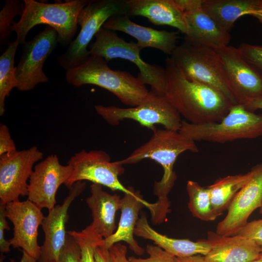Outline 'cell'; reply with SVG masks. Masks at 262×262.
Listing matches in <instances>:
<instances>
[{
	"instance_id": "31",
	"label": "cell",
	"mask_w": 262,
	"mask_h": 262,
	"mask_svg": "<svg viewBox=\"0 0 262 262\" xmlns=\"http://www.w3.org/2000/svg\"><path fill=\"white\" fill-rule=\"evenodd\" d=\"M237 49L242 57L262 75V46L243 43Z\"/></svg>"
},
{
	"instance_id": "4",
	"label": "cell",
	"mask_w": 262,
	"mask_h": 262,
	"mask_svg": "<svg viewBox=\"0 0 262 262\" xmlns=\"http://www.w3.org/2000/svg\"><path fill=\"white\" fill-rule=\"evenodd\" d=\"M89 1L71 0L47 3L34 0H23L22 15L17 22H14L12 27V32L16 33V41L23 45L27 35L33 28L39 24H46L56 31L59 43L64 46L69 45L76 33L78 15Z\"/></svg>"
},
{
	"instance_id": "27",
	"label": "cell",
	"mask_w": 262,
	"mask_h": 262,
	"mask_svg": "<svg viewBox=\"0 0 262 262\" xmlns=\"http://www.w3.org/2000/svg\"><path fill=\"white\" fill-rule=\"evenodd\" d=\"M186 190L189 196L188 208L195 217L204 221L214 220L218 214L213 209L208 187L196 181L188 180Z\"/></svg>"
},
{
	"instance_id": "2",
	"label": "cell",
	"mask_w": 262,
	"mask_h": 262,
	"mask_svg": "<svg viewBox=\"0 0 262 262\" xmlns=\"http://www.w3.org/2000/svg\"><path fill=\"white\" fill-rule=\"evenodd\" d=\"M187 151L194 153L198 151L195 141L179 131L156 128L148 141L134 150L127 157L118 161L124 165L149 159L162 166L163 177L159 181H155L153 186V194L158 200L155 202V213L151 217L153 224L162 223L170 212L167 196L177 179L173 170L174 165L178 156Z\"/></svg>"
},
{
	"instance_id": "37",
	"label": "cell",
	"mask_w": 262,
	"mask_h": 262,
	"mask_svg": "<svg viewBox=\"0 0 262 262\" xmlns=\"http://www.w3.org/2000/svg\"><path fill=\"white\" fill-rule=\"evenodd\" d=\"M109 249L112 262H129L126 256L127 249L125 246L117 243Z\"/></svg>"
},
{
	"instance_id": "29",
	"label": "cell",
	"mask_w": 262,
	"mask_h": 262,
	"mask_svg": "<svg viewBox=\"0 0 262 262\" xmlns=\"http://www.w3.org/2000/svg\"><path fill=\"white\" fill-rule=\"evenodd\" d=\"M81 249V262H96L95 252L97 247L102 245L103 238L89 225L81 231H68Z\"/></svg>"
},
{
	"instance_id": "8",
	"label": "cell",
	"mask_w": 262,
	"mask_h": 262,
	"mask_svg": "<svg viewBox=\"0 0 262 262\" xmlns=\"http://www.w3.org/2000/svg\"><path fill=\"white\" fill-rule=\"evenodd\" d=\"M95 37V41L89 45L90 55L101 57L107 62L115 58L130 61L139 69L137 77L145 85H150L153 92L159 96H164L165 68L144 61L140 55L142 49L136 43L127 42L114 31L103 27Z\"/></svg>"
},
{
	"instance_id": "6",
	"label": "cell",
	"mask_w": 262,
	"mask_h": 262,
	"mask_svg": "<svg viewBox=\"0 0 262 262\" xmlns=\"http://www.w3.org/2000/svg\"><path fill=\"white\" fill-rule=\"evenodd\" d=\"M127 15L126 0H90L80 12L77 22L81 30L67 50L57 58L66 71L74 68L90 56L87 47L93 37L111 17Z\"/></svg>"
},
{
	"instance_id": "11",
	"label": "cell",
	"mask_w": 262,
	"mask_h": 262,
	"mask_svg": "<svg viewBox=\"0 0 262 262\" xmlns=\"http://www.w3.org/2000/svg\"><path fill=\"white\" fill-rule=\"evenodd\" d=\"M58 43L57 32L51 26H46L33 39L22 45V54L15 67L17 90L29 91L39 83L49 82L43 66Z\"/></svg>"
},
{
	"instance_id": "35",
	"label": "cell",
	"mask_w": 262,
	"mask_h": 262,
	"mask_svg": "<svg viewBox=\"0 0 262 262\" xmlns=\"http://www.w3.org/2000/svg\"><path fill=\"white\" fill-rule=\"evenodd\" d=\"M14 140L12 139L8 126L0 124V156L16 150Z\"/></svg>"
},
{
	"instance_id": "14",
	"label": "cell",
	"mask_w": 262,
	"mask_h": 262,
	"mask_svg": "<svg viewBox=\"0 0 262 262\" xmlns=\"http://www.w3.org/2000/svg\"><path fill=\"white\" fill-rule=\"evenodd\" d=\"M72 167L60 164L56 154H51L36 164L29 180L28 199L42 209L50 210L56 205L59 187L71 176Z\"/></svg>"
},
{
	"instance_id": "43",
	"label": "cell",
	"mask_w": 262,
	"mask_h": 262,
	"mask_svg": "<svg viewBox=\"0 0 262 262\" xmlns=\"http://www.w3.org/2000/svg\"><path fill=\"white\" fill-rule=\"evenodd\" d=\"M251 262H262V252L261 253L259 256L256 259Z\"/></svg>"
},
{
	"instance_id": "26",
	"label": "cell",
	"mask_w": 262,
	"mask_h": 262,
	"mask_svg": "<svg viewBox=\"0 0 262 262\" xmlns=\"http://www.w3.org/2000/svg\"><path fill=\"white\" fill-rule=\"evenodd\" d=\"M252 176L251 170L246 174L229 175L218 179L207 187L213 207L218 216L228 209L237 193Z\"/></svg>"
},
{
	"instance_id": "12",
	"label": "cell",
	"mask_w": 262,
	"mask_h": 262,
	"mask_svg": "<svg viewBox=\"0 0 262 262\" xmlns=\"http://www.w3.org/2000/svg\"><path fill=\"white\" fill-rule=\"evenodd\" d=\"M43 153L36 146L16 150L0 156V204L18 201L20 196H28L27 181L34 165Z\"/></svg>"
},
{
	"instance_id": "28",
	"label": "cell",
	"mask_w": 262,
	"mask_h": 262,
	"mask_svg": "<svg viewBox=\"0 0 262 262\" xmlns=\"http://www.w3.org/2000/svg\"><path fill=\"white\" fill-rule=\"evenodd\" d=\"M19 43L15 41L9 42L6 50L0 56V115L5 111V100L14 88H16L17 82L14 66L15 58Z\"/></svg>"
},
{
	"instance_id": "38",
	"label": "cell",
	"mask_w": 262,
	"mask_h": 262,
	"mask_svg": "<svg viewBox=\"0 0 262 262\" xmlns=\"http://www.w3.org/2000/svg\"><path fill=\"white\" fill-rule=\"evenodd\" d=\"M95 258L96 262H112L109 249L102 245L97 247L95 252Z\"/></svg>"
},
{
	"instance_id": "10",
	"label": "cell",
	"mask_w": 262,
	"mask_h": 262,
	"mask_svg": "<svg viewBox=\"0 0 262 262\" xmlns=\"http://www.w3.org/2000/svg\"><path fill=\"white\" fill-rule=\"evenodd\" d=\"M67 164L73 168L71 176L64 184L69 189L76 182L88 180L113 191L135 193L133 187H125L119 180L125 171L123 165L118 161L112 162L110 155L103 150L82 149L71 157Z\"/></svg>"
},
{
	"instance_id": "21",
	"label": "cell",
	"mask_w": 262,
	"mask_h": 262,
	"mask_svg": "<svg viewBox=\"0 0 262 262\" xmlns=\"http://www.w3.org/2000/svg\"><path fill=\"white\" fill-rule=\"evenodd\" d=\"M144 207L150 210L151 216L154 214L155 203H150L145 201L138 192L133 194L125 193L121 198V213L118 227L112 235L103 239L102 246L109 249L115 244L124 241L135 254L142 255L145 250L135 240L133 235L139 212Z\"/></svg>"
},
{
	"instance_id": "18",
	"label": "cell",
	"mask_w": 262,
	"mask_h": 262,
	"mask_svg": "<svg viewBox=\"0 0 262 262\" xmlns=\"http://www.w3.org/2000/svg\"><path fill=\"white\" fill-rule=\"evenodd\" d=\"M86 187V183L80 181L70 188L68 195L62 204L55 205L49 211L45 217L42 228L45 234V240L41 246L38 262H57L59 254L65 245L67 236L66 225L69 215L68 209L74 200L80 195Z\"/></svg>"
},
{
	"instance_id": "24",
	"label": "cell",
	"mask_w": 262,
	"mask_h": 262,
	"mask_svg": "<svg viewBox=\"0 0 262 262\" xmlns=\"http://www.w3.org/2000/svg\"><path fill=\"white\" fill-rule=\"evenodd\" d=\"M134 234L153 241L157 246L176 257H187L197 254L205 256L211 248L206 239L193 242L188 239L172 238L159 233L150 226L145 213L142 214L138 219Z\"/></svg>"
},
{
	"instance_id": "44",
	"label": "cell",
	"mask_w": 262,
	"mask_h": 262,
	"mask_svg": "<svg viewBox=\"0 0 262 262\" xmlns=\"http://www.w3.org/2000/svg\"><path fill=\"white\" fill-rule=\"evenodd\" d=\"M260 213L262 214V205L261 207L260 208Z\"/></svg>"
},
{
	"instance_id": "25",
	"label": "cell",
	"mask_w": 262,
	"mask_h": 262,
	"mask_svg": "<svg viewBox=\"0 0 262 262\" xmlns=\"http://www.w3.org/2000/svg\"><path fill=\"white\" fill-rule=\"evenodd\" d=\"M258 0H204L203 10L224 31L229 33L241 16H252Z\"/></svg>"
},
{
	"instance_id": "32",
	"label": "cell",
	"mask_w": 262,
	"mask_h": 262,
	"mask_svg": "<svg viewBox=\"0 0 262 262\" xmlns=\"http://www.w3.org/2000/svg\"><path fill=\"white\" fill-rule=\"evenodd\" d=\"M146 251L149 257L146 259L129 257V262H176V257L170 254L158 246L147 245Z\"/></svg>"
},
{
	"instance_id": "33",
	"label": "cell",
	"mask_w": 262,
	"mask_h": 262,
	"mask_svg": "<svg viewBox=\"0 0 262 262\" xmlns=\"http://www.w3.org/2000/svg\"><path fill=\"white\" fill-rule=\"evenodd\" d=\"M81 249L74 238L67 233L66 242L57 262H81Z\"/></svg>"
},
{
	"instance_id": "19",
	"label": "cell",
	"mask_w": 262,
	"mask_h": 262,
	"mask_svg": "<svg viewBox=\"0 0 262 262\" xmlns=\"http://www.w3.org/2000/svg\"><path fill=\"white\" fill-rule=\"evenodd\" d=\"M211 248L205 262H251L260 255L261 247L241 235L223 236L208 231L206 239Z\"/></svg>"
},
{
	"instance_id": "9",
	"label": "cell",
	"mask_w": 262,
	"mask_h": 262,
	"mask_svg": "<svg viewBox=\"0 0 262 262\" xmlns=\"http://www.w3.org/2000/svg\"><path fill=\"white\" fill-rule=\"evenodd\" d=\"M94 108L97 113L111 125H118L121 121L127 119L136 121L152 131L156 128V124L179 131L182 121L180 115L164 96L158 95L151 90L145 100L135 107L97 105Z\"/></svg>"
},
{
	"instance_id": "34",
	"label": "cell",
	"mask_w": 262,
	"mask_h": 262,
	"mask_svg": "<svg viewBox=\"0 0 262 262\" xmlns=\"http://www.w3.org/2000/svg\"><path fill=\"white\" fill-rule=\"evenodd\" d=\"M254 241L262 246V219L248 222L237 234Z\"/></svg>"
},
{
	"instance_id": "17",
	"label": "cell",
	"mask_w": 262,
	"mask_h": 262,
	"mask_svg": "<svg viewBox=\"0 0 262 262\" xmlns=\"http://www.w3.org/2000/svg\"><path fill=\"white\" fill-rule=\"evenodd\" d=\"M204 0H174L184 14L187 31L185 40L214 49L229 45L230 36L202 9Z\"/></svg>"
},
{
	"instance_id": "23",
	"label": "cell",
	"mask_w": 262,
	"mask_h": 262,
	"mask_svg": "<svg viewBox=\"0 0 262 262\" xmlns=\"http://www.w3.org/2000/svg\"><path fill=\"white\" fill-rule=\"evenodd\" d=\"M91 195L86 202L91 211L93 219L89 226L103 239L112 235L116 229L115 214L121 206V198L102 189V186L92 183Z\"/></svg>"
},
{
	"instance_id": "39",
	"label": "cell",
	"mask_w": 262,
	"mask_h": 262,
	"mask_svg": "<svg viewBox=\"0 0 262 262\" xmlns=\"http://www.w3.org/2000/svg\"><path fill=\"white\" fill-rule=\"evenodd\" d=\"M242 105L247 110L252 112L258 109L262 110V96L249 99Z\"/></svg>"
},
{
	"instance_id": "36",
	"label": "cell",
	"mask_w": 262,
	"mask_h": 262,
	"mask_svg": "<svg viewBox=\"0 0 262 262\" xmlns=\"http://www.w3.org/2000/svg\"><path fill=\"white\" fill-rule=\"evenodd\" d=\"M5 205L0 204V251L1 253H7L10 251L11 246L9 241L4 238L5 230L10 229L6 219Z\"/></svg>"
},
{
	"instance_id": "16",
	"label": "cell",
	"mask_w": 262,
	"mask_h": 262,
	"mask_svg": "<svg viewBox=\"0 0 262 262\" xmlns=\"http://www.w3.org/2000/svg\"><path fill=\"white\" fill-rule=\"evenodd\" d=\"M251 180L237 193L228 208L226 217L217 225L216 232L232 236L248 222L251 214L262 205V163L253 166Z\"/></svg>"
},
{
	"instance_id": "3",
	"label": "cell",
	"mask_w": 262,
	"mask_h": 262,
	"mask_svg": "<svg viewBox=\"0 0 262 262\" xmlns=\"http://www.w3.org/2000/svg\"><path fill=\"white\" fill-rule=\"evenodd\" d=\"M66 82L79 87L93 84L104 88L115 95L128 106L135 107L146 99L149 91L137 77L128 71L114 70L101 57L90 55L78 66L66 71Z\"/></svg>"
},
{
	"instance_id": "40",
	"label": "cell",
	"mask_w": 262,
	"mask_h": 262,
	"mask_svg": "<svg viewBox=\"0 0 262 262\" xmlns=\"http://www.w3.org/2000/svg\"><path fill=\"white\" fill-rule=\"evenodd\" d=\"M176 262H205L204 256L197 254L187 257H176Z\"/></svg>"
},
{
	"instance_id": "30",
	"label": "cell",
	"mask_w": 262,
	"mask_h": 262,
	"mask_svg": "<svg viewBox=\"0 0 262 262\" xmlns=\"http://www.w3.org/2000/svg\"><path fill=\"white\" fill-rule=\"evenodd\" d=\"M24 3L19 0H6L5 4L0 11V45L2 46L10 38L12 27L16 16H21L23 12Z\"/></svg>"
},
{
	"instance_id": "45",
	"label": "cell",
	"mask_w": 262,
	"mask_h": 262,
	"mask_svg": "<svg viewBox=\"0 0 262 262\" xmlns=\"http://www.w3.org/2000/svg\"><path fill=\"white\" fill-rule=\"evenodd\" d=\"M261 252H262V246L261 247Z\"/></svg>"
},
{
	"instance_id": "1",
	"label": "cell",
	"mask_w": 262,
	"mask_h": 262,
	"mask_svg": "<svg viewBox=\"0 0 262 262\" xmlns=\"http://www.w3.org/2000/svg\"><path fill=\"white\" fill-rule=\"evenodd\" d=\"M164 96L187 122H219L233 105L217 90L187 77L170 57L165 60Z\"/></svg>"
},
{
	"instance_id": "20",
	"label": "cell",
	"mask_w": 262,
	"mask_h": 262,
	"mask_svg": "<svg viewBox=\"0 0 262 262\" xmlns=\"http://www.w3.org/2000/svg\"><path fill=\"white\" fill-rule=\"evenodd\" d=\"M102 27L131 36L137 40V44L142 49L153 48L171 55L177 46L179 36L177 33L159 31L140 25L131 21L126 14L111 17Z\"/></svg>"
},
{
	"instance_id": "5",
	"label": "cell",
	"mask_w": 262,
	"mask_h": 262,
	"mask_svg": "<svg viewBox=\"0 0 262 262\" xmlns=\"http://www.w3.org/2000/svg\"><path fill=\"white\" fill-rule=\"evenodd\" d=\"M194 141L225 143L262 135V114L247 110L242 104L232 105L219 122L194 124L182 120L179 131Z\"/></svg>"
},
{
	"instance_id": "22",
	"label": "cell",
	"mask_w": 262,
	"mask_h": 262,
	"mask_svg": "<svg viewBox=\"0 0 262 262\" xmlns=\"http://www.w3.org/2000/svg\"><path fill=\"white\" fill-rule=\"evenodd\" d=\"M127 15L142 16L156 25H167L185 34L187 31L184 14L174 0H126Z\"/></svg>"
},
{
	"instance_id": "7",
	"label": "cell",
	"mask_w": 262,
	"mask_h": 262,
	"mask_svg": "<svg viewBox=\"0 0 262 262\" xmlns=\"http://www.w3.org/2000/svg\"><path fill=\"white\" fill-rule=\"evenodd\" d=\"M170 57L187 77L217 90L233 105L237 104L215 49L185 40Z\"/></svg>"
},
{
	"instance_id": "13",
	"label": "cell",
	"mask_w": 262,
	"mask_h": 262,
	"mask_svg": "<svg viewBox=\"0 0 262 262\" xmlns=\"http://www.w3.org/2000/svg\"><path fill=\"white\" fill-rule=\"evenodd\" d=\"M215 50L237 104L262 96V75L242 57L237 48L228 45Z\"/></svg>"
},
{
	"instance_id": "41",
	"label": "cell",
	"mask_w": 262,
	"mask_h": 262,
	"mask_svg": "<svg viewBox=\"0 0 262 262\" xmlns=\"http://www.w3.org/2000/svg\"><path fill=\"white\" fill-rule=\"evenodd\" d=\"M251 16L256 17L260 22H262V0H258L256 9Z\"/></svg>"
},
{
	"instance_id": "15",
	"label": "cell",
	"mask_w": 262,
	"mask_h": 262,
	"mask_svg": "<svg viewBox=\"0 0 262 262\" xmlns=\"http://www.w3.org/2000/svg\"><path fill=\"white\" fill-rule=\"evenodd\" d=\"M5 215L14 227L13 237L8 240L11 246L22 248L38 261L41 252L38 229L45 218L41 209L28 199L18 200L5 205Z\"/></svg>"
},
{
	"instance_id": "42",
	"label": "cell",
	"mask_w": 262,
	"mask_h": 262,
	"mask_svg": "<svg viewBox=\"0 0 262 262\" xmlns=\"http://www.w3.org/2000/svg\"><path fill=\"white\" fill-rule=\"evenodd\" d=\"M37 261L36 259L23 250L22 256L19 262H36Z\"/></svg>"
}]
</instances>
